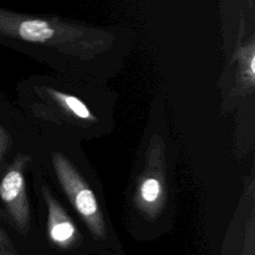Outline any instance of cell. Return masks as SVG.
I'll return each instance as SVG.
<instances>
[{"instance_id":"obj_1","label":"cell","mask_w":255,"mask_h":255,"mask_svg":"<svg viewBox=\"0 0 255 255\" xmlns=\"http://www.w3.org/2000/svg\"><path fill=\"white\" fill-rule=\"evenodd\" d=\"M52 162L58 181L70 203L89 228L94 239L107 237V225L97 197L72 162L61 152L55 151Z\"/></svg>"},{"instance_id":"obj_2","label":"cell","mask_w":255,"mask_h":255,"mask_svg":"<svg viewBox=\"0 0 255 255\" xmlns=\"http://www.w3.org/2000/svg\"><path fill=\"white\" fill-rule=\"evenodd\" d=\"M145 155V165L134 192V204L146 217L154 218L161 211L167 194L162 139L153 136Z\"/></svg>"},{"instance_id":"obj_3","label":"cell","mask_w":255,"mask_h":255,"mask_svg":"<svg viewBox=\"0 0 255 255\" xmlns=\"http://www.w3.org/2000/svg\"><path fill=\"white\" fill-rule=\"evenodd\" d=\"M30 156L19 153L0 181V198L15 228L26 234L30 225V205L24 176Z\"/></svg>"},{"instance_id":"obj_4","label":"cell","mask_w":255,"mask_h":255,"mask_svg":"<svg viewBox=\"0 0 255 255\" xmlns=\"http://www.w3.org/2000/svg\"><path fill=\"white\" fill-rule=\"evenodd\" d=\"M42 194L47 206V230L50 240L62 249L77 246L81 241V233L67 211L46 186L42 187Z\"/></svg>"},{"instance_id":"obj_5","label":"cell","mask_w":255,"mask_h":255,"mask_svg":"<svg viewBox=\"0 0 255 255\" xmlns=\"http://www.w3.org/2000/svg\"><path fill=\"white\" fill-rule=\"evenodd\" d=\"M47 93H49L59 104H61L63 107H65L71 114H73L77 118L86 120V121L95 120L94 117L92 116L91 112L89 111V109L79 99H77L73 96H68V95L62 94V93L52 90V89H47Z\"/></svg>"},{"instance_id":"obj_6","label":"cell","mask_w":255,"mask_h":255,"mask_svg":"<svg viewBox=\"0 0 255 255\" xmlns=\"http://www.w3.org/2000/svg\"><path fill=\"white\" fill-rule=\"evenodd\" d=\"M0 249L4 255H19L12 241L0 226Z\"/></svg>"},{"instance_id":"obj_7","label":"cell","mask_w":255,"mask_h":255,"mask_svg":"<svg viewBox=\"0 0 255 255\" xmlns=\"http://www.w3.org/2000/svg\"><path fill=\"white\" fill-rule=\"evenodd\" d=\"M10 144V136L7 132V130L0 125V160L4 153L9 148Z\"/></svg>"},{"instance_id":"obj_8","label":"cell","mask_w":255,"mask_h":255,"mask_svg":"<svg viewBox=\"0 0 255 255\" xmlns=\"http://www.w3.org/2000/svg\"><path fill=\"white\" fill-rule=\"evenodd\" d=\"M253 222L250 227V234L246 236L247 242L244 244V249L242 255H254V245H253Z\"/></svg>"},{"instance_id":"obj_9","label":"cell","mask_w":255,"mask_h":255,"mask_svg":"<svg viewBox=\"0 0 255 255\" xmlns=\"http://www.w3.org/2000/svg\"><path fill=\"white\" fill-rule=\"evenodd\" d=\"M0 255H4V254H3V252L1 251V249H0Z\"/></svg>"}]
</instances>
